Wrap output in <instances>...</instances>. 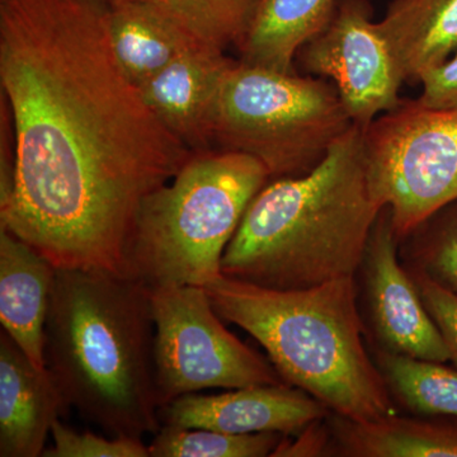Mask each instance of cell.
I'll return each instance as SVG.
<instances>
[{
	"label": "cell",
	"instance_id": "e0dca14e",
	"mask_svg": "<svg viewBox=\"0 0 457 457\" xmlns=\"http://www.w3.org/2000/svg\"><path fill=\"white\" fill-rule=\"evenodd\" d=\"M328 456L457 457V427L398 414L356 420L329 413Z\"/></svg>",
	"mask_w": 457,
	"mask_h": 457
},
{
	"label": "cell",
	"instance_id": "cb8c5ba5",
	"mask_svg": "<svg viewBox=\"0 0 457 457\" xmlns=\"http://www.w3.org/2000/svg\"><path fill=\"white\" fill-rule=\"evenodd\" d=\"M418 294L422 299L423 305L431 315L442 338L446 343L450 353V361L457 366V296L447 288L442 287L425 273L416 269L405 266Z\"/></svg>",
	"mask_w": 457,
	"mask_h": 457
},
{
	"label": "cell",
	"instance_id": "ffe728a7",
	"mask_svg": "<svg viewBox=\"0 0 457 457\" xmlns=\"http://www.w3.org/2000/svg\"><path fill=\"white\" fill-rule=\"evenodd\" d=\"M197 44L219 51L240 46L261 0H144Z\"/></svg>",
	"mask_w": 457,
	"mask_h": 457
},
{
	"label": "cell",
	"instance_id": "3957f363",
	"mask_svg": "<svg viewBox=\"0 0 457 457\" xmlns=\"http://www.w3.org/2000/svg\"><path fill=\"white\" fill-rule=\"evenodd\" d=\"M154 317L146 286L101 270L56 269L45 360L66 405L112 437L161 429Z\"/></svg>",
	"mask_w": 457,
	"mask_h": 457
},
{
	"label": "cell",
	"instance_id": "d4e9b609",
	"mask_svg": "<svg viewBox=\"0 0 457 457\" xmlns=\"http://www.w3.org/2000/svg\"><path fill=\"white\" fill-rule=\"evenodd\" d=\"M422 93L416 99L432 110L457 108V51L449 60L432 69L420 80Z\"/></svg>",
	"mask_w": 457,
	"mask_h": 457
},
{
	"label": "cell",
	"instance_id": "484cf974",
	"mask_svg": "<svg viewBox=\"0 0 457 457\" xmlns=\"http://www.w3.org/2000/svg\"><path fill=\"white\" fill-rule=\"evenodd\" d=\"M17 185V149L13 120L5 99L0 106V210L11 204Z\"/></svg>",
	"mask_w": 457,
	"mask_h": 457
},
{
	"label": "cell",
	"instance_id": "7402d4cb",
	"mask_svg": "<svg viewBox=\"0 0 457 457\" xmlns=\"http://www.w3.org/2000/svg\"><path fill=\"white\" fill-rule=\"evenodd\" d=\"M400 243H404L405 266L457 296V200L432 213Z\"/></svg>",
	"mask_w": 457,
	"mask_h": 457
},
{
	"label": "cell",
	"instance_id": "ac0fdd59",
	"mask_svg": "<svg viewBox=\"0 0 457 457\" xmlns=\"http://www.w3.org/2000/svg\"><path fill=\"white\" fill-rule=\"evenodd\" d=\"M338 0H261L239 62L281 73H294L297 53L326 29Z\"/></svg>",
	"mask_w": 457,
	"mask_h": 457
},
{
	"label": "cell",
	"instance_id": "30bf717a",
	"mask_svg": "<svg viewBox=\"0 0 457 457\" xmlns=\"http://www.w3.org/2000/svg\"><path fill=\"white\" fill-rule=\"evenodd\" d=\"M400 242L384 207L370 234L359 272L376 348L445 363L449 350L428 314L413 279L399 261Z\"/></svg>",
	"mask_w": 457,
	"mask_h": 457
},
{
	"label": "cell",
	"instance_id": "6da1fadb",
	"mask_svg": "<svg viewBox=\"0 0 457 457\" xmlns=\"http://www.w3.org/2000/svg\"><path fill=\"white\" fill-rule=\"evenodd\" d=\"M0 87L17 149L0 228L56 269L125 276L137 209L195 153L123 73L104 0H0Z\"/></svg>",
	"mask_w": 457,
	"mask_h": 457
},
{
	"label": "cell",
	"instance_id": "d6986e66",
	"mask_svg": "<svg viewBox=\"0 0 457 457\" xmlns=\"http://www.w3.org/2000/svg\"><path fill=\"white\" fill-rule=\"evenodd\" d=\"M394 402L420 416L457 418V371L432 362L375 348Z\"/></svg>",
	"mask_w": 457,
	"mask_h": 457
},
{
	"label": "cell",
	"instance_id": "603a6c76",
	"mask_svg": "<svg viewBox=\"0 0 457 457\" xmlns=\"http://www.w3.org/2000/svg\"><path fill=\"white\" fill-rule=\"evenodd\" d=\"M53 445L42 457H150L141 438L112 437L77 432L57 420L51 428Z\"/></svg>",
	"mask_w": 457,
	"mask_h": 457
},
{
	"label": "cell",
	"instance_id": "44dd1931",
	"mask_svg": "<svg viewBox=\"0 0 457 457\" xmlns=\"http://www.w3.org/2000/svg\"><path fill=\"white\" fill-rule=\"evenodd\" d=\"M285 437L275 432L230 435L162 426L147 447L150 457H264L272 456Z\"/></svg>",
	"mask_w": 457,
	"mask_h": 457
},
{
	"label": "cell",
	"instance_id": "8992f818",
	"mask_svg": "<svg viewBox=\"0 0 457 457\" xmlns=\"http://www.w3.org/2000/svg\"><path fill=\"white\" fill-rule=\"evenodd\" d=\"M353 126L324 78L236 60L222 82L215 145L257 159L270 180L308 174Z\"/></svg>",
	"mask_w": 457,
	"mask_h": 457
},
{
	"label": "cell",
	"instance_id": "7c38bea8",
	"mask_svg": "<svg viewBox=\"0 0 457 457\" xmlns=\"http://www.w3.org/2000/svg\"><path fill=\"white\" fill-rule=\"evenodd\" d=\"M236 60L196 46L139 87L144 101L191 152L215 147V114L222 82Z\"/></svg>",
	"mask_w": 457,
	"mask_h": 457
},
{
	"label": "cell",
	"instance_id": "4fadbf2b",
	"mask_svg": "<svg viewBox=\"0 0 457 457\" xmlns=\"http://www.w3.org/2000/svg\"><path fill=\"white\" fill-rule=\"evenodd\" d=\"M71 411L47 368L0 332V456L40 457L51 428Z\"/></svg>",
	"mask_w": 457,
	"mask_h": 457
},
{
	"label": "cell",
	"instance_id": "ba28073f",
	"mask_svg": "<svg viewBox=\"0 0 457 457\" xmlns=\"http://www.w3.org/2000/svg\"><path fill=\"white\" fill-rule=\"evenodd\" d=\"M159 408L188 394L284 383L272 363L222 323L201 286L149 288Z\"/></svg>",
	"mask_w": 457,
	"mask_h": 457
},
{
	"label": "cell",
	"instance_id": "5b68a950",
	"mask_svg": "<svg viewBox=\"0 0 457 457\" xmlns=\"http://www.w3.org/2000/svg\"><path fill=\"white\" fill-rule=\"evenodd\" d=\"M270 180L252 156L195 153L137 209L126 245V278L147 288L212 284L222 275V255L246 207Z\"/></svg>",
	"mask_w": 457,
	"mask_h": 457
},
{
	"label": "cell",
	"instance_id": "5bb4252c",
	"mask_svg": "<svg viewBox=\"0 0 457 457\" xmlns=\"http://www.w3.org/2000/svg\"><path fill=\"white\" fill-rule=\"evenodd\" d=\"M55 276L53 262L0 228V323L38 368H46L45 329Z\"/></svg>",
	"mask_w": 457,
	"mask_h": 457
},
{
	"label": "cell",
	"instance_id": "8fae6325",
	"mask_svg": "<svg viewBox=\"0 0 457 457\" xmlns=\"http://www.w3.org/2000/svg\"><path fill=\"white\" fill-rule=\"evenodd\" d=\"M326 405L281 383L255 385L220 394H188L159 408L162 426L206 428L230 435L275 432L295 436L326 418Z\"/></svg>",
	"mask_w": 457,
	"mask_h": 457
},
{
	"label": "cell",
	"instance_id": "9a60e30c",
	"mask_svg": "<svg viewBox=\"0 0 457 457\" xmlns=\"http://www.w3.org/2000/svg\"><path fill=\"white\" fill-rule=\"evenodd\" d=\"M104 8L114 57L137 87L149 82L177 57L203 46L144 0H104Z\"/></svg>",
	"mask_w": 457,
	"mask_h": 457
},
{
	"label": "cell",
	"instance_id": "277c9868",
	"mask_svg": "<svg viewBox=\"0 0 457 457\" xmlns=\"http://www.w3.org/2000/svg\"><path fill=\"white\" fill-rule=\"evenodd\" d=\"M222 320L260 343L285 384L356 420L395 416L365 345L356 276L302 290H275L221 275L204 286Z\"/></svg>",
	"mask_w": 457,
	"mask_h": 457
},
{
	"label": "cell",
	"instance_id": "52a82bcc",
	"mask_svg": "<svg viewBox=\"0 0 457 457\" xmlns=\"http://www.w3.org/2000/svg\"><path fill=\"white\" fill-rule=\"evenodd\" d=\"M372 196L392 215L399 242L457 200V108L404 101L365 129Z\"/></svg>",
	"mask_w": 457,
	"mask_h": 457
},
{
	"label": "cell",
	"instance_id": "7a4b0ae2",
	"mask_svg": "<svg viewBox=\"0 0 457 457\" xmlns=\"http://www.w3.org/2000/svg\"><path fill=\"white\" fill-rule=\"evenodd\" d=\"M383 209L370 188L365 130L353 125L308 174L270 180L255 195L222 275L275 290L356 276Z\"/></svg>",
	"mask_w": 457,
	"mask_h": 457
},
{
	"label": "cell",
	"instance_id": "9c48e42d",
	"mask_svg": "<svg viewBox=\"0 0 457 457\" xmlns=\"http://www.w3.org/2000/svg\"><path fill=\"white\" fill-rule=\"evenodd\" d=\"M369 0H338L332 20L297 53L303 73L336 87L353 125L368 129L402 104L404 83Z\"/></svg>",
	"mask_w": 457,
	"mask_h": 457
},
{
	"label": "cell",
	"instance_id": "2e32d148",
	"mask_svg": "<svg viewBox=\"0 0 457 457\" xmlns=\"http://www.w3.org/2000/svg\"><path fill=\"white\" fill-rule=\"evenodd\" d=\"M378 25L404 83L420 84L457 51V0H393Z\"/></svg>",
	"mask_w": 457,
	"mask_h": 457
},
{
	"label": "cell",
	"instance_id": "4316f807",
	"mask_svg": "<svg viewBox=\"0 0 457 457\" xmlns=\"http://www.w3.org/2000/svg\"><path fill=\"white\" fill-rule=\"evenodd\" d=\"M327 417L312 422L297 435L286 436L272 457L328 456L330 433Z\"/></svg>",
	"mask_w": 457,
	"mask_h": 457
}]
</instances>
